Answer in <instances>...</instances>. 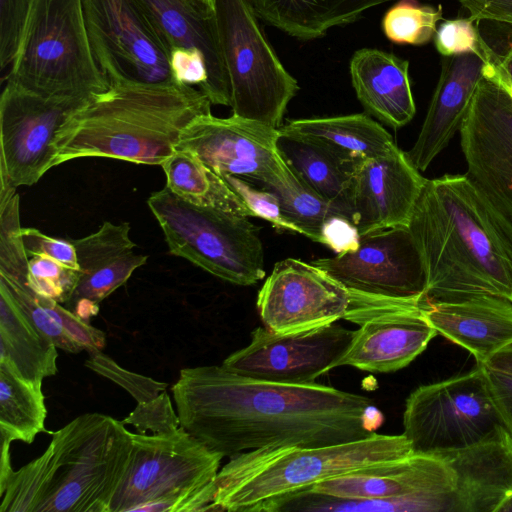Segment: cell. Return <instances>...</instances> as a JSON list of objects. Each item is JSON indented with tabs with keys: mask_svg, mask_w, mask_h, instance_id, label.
<instances>
[{
	"mask_svg": "<svg viewBox=\"0 0 512 512\" xmlns=\"http://www.w3.org/2000/svg\"><path fill=\"white\" fill-rule=\"evenodd\" d=\"M221 178L238 195L253 216L272 223L275 227L295 231V228L284 217L276 194L265 188H257L253 183L233 175Z\"/></svg>",
	"mask_w": 512,
	"mask_h": 512,
	"instance_id": "41",
	"label": "cell"
},
{
	"mask_svg": "<svg viewBox=\"0 0 512 512\" xmlns=\"http://www.w3.org/2000/svg\"><path fill=\"white\" fill-rule=\"evenodd\" d=\"M311 263L350 292L400 299L425 298V270L408 226L362 235L355 251Z\"/></svg>",
	"mask_w": 512,
	"mask_h": 512,
	"instance_id": "16",
	"label": "cell"
},
{
	"mask_svg": "<svg viewBox=\"0 0 512 512\" xmlns=\"http://www.w3.org/2000/svg\"><path fill=\"white\" fill-rule=\"evenodd\" d=\"M214 14L233 115L280 128L299 90L249 0H215Z\"/></svg>",
	"mask_w": 512,
	"mask_h": 512,
	"instance_id": "10",
	"label": "cell"
},
{
	"mask_svg": "<svg viewBox=\"0 0 512 512\" xmlns=\"http://www.w3.org/2000/svg\"><path fill=\"white\" fill-rule=\"evenodd\" d=\"M19 200L16 188L0 185V276L26 284L29 257L21 233Z\"/></svg>",
	"mask_w": 512,
	"mask_h": 512,
	"instance_id": "35",
	"label": "cell"
},
{
	"mask_svg": "<svg viewBox=\"0 0 512 512\" xmlns=\"http://www.w3.org/2000/svg\"><path fill=\"white\" fill-rule=\"evenodd\" d=\"M403 427L414 453L432 455L512 435L482 365L414 390L405 403Z\"/></svg>",
	"mask_w": 512,
	"mask_h": 512,
	"instance_id": "9",
	"label": "cell"
},
{
	"mask_svg": "<svg viewBox=\"0 0 512 512\" xmlns=\"http://www.w3.org/2000/svg\"><path fill=\"white\" fill-rule=\"evenodd\" d=\"M279 129L232 114L194 119L175 150L192 153L220 177L233 175L269 189L287 180L290 169L276 146Z\"/></svg>",
	"mask_w": 512,
	"mask_h": 512,
	"instance_id": "14",
	"label": "cell"
},
{
	"mask_svg": "<svg viewBox=\"0 0 512 512\" xmlns=\"http://www.w3.org/2000/svg\"><path fill=\"white\" fill-rule=\"evenodd\" d=\"M484 368L496 405L512 432V375Z\"/></svg>",
	"mask_w": 512,
	"mask_h": 512,
	"instance_id": "47",
	"label": "cell"
},
{
	"mask_svg": "<svg viewBox=\"0 0 512 512\" xmlns=\"http://www.w3.org/2000/svg\"><path fill=\"white\" fill-rule=\"evenodd\" d=\"M11 441L0 436V497L4 494L5 489L14 474L10 459Z\"/></svg>",
	"mask_w": 512,
	"mask_h": 512,
	"instance_id": "49",
	"label": "cell"
},
{
	"mask_svg": "<svg viewBox=\"0 0 512 512\" xmlns=\"http://www.w3.org/2000/svg\"><path fill=\"white\" fill-rule=\"evenodd\" d=\"M81 273L44 255L29 257L27 286L34 293L66 304L72 297Z\"/></svg>",
	"mask_w": 512,
	"mask_h": 512,
	"instance_id": "38",
	"label": "cell"
},
{
	"mask_svg": "<svg viewBox=\"0 0 512 512\" xmlns=\"http://www.w3.org/2000/svg\"><path fill=\"white\" fill-rule=\"evenodd\" d=\"M426 180L396 144L356 165L350 218L360 235L407 226Z\"/></svg>",
	"mask_w": 512,
	"mask_h": 512,
	"instance_id": "19",
	"label": "cell"
},
{
	"mask_svg": "<svg viewBox=\"0 0 512 512\" xmlns=\"http://www.w3.org/2000/svg\"><path fill=\"white\" fill-rule=\"evenodd\" d=\"M407 226L425 270V300L512 301V219L467 174L427 179Z\"/></svg>",
	"mask_w": 512,
	"mask_h": 512,
	"instance_id": "2",
	"label": "cell"
},
{
	"mask_svg": "<svg viewBox=\"0 0 512 512\" xmlns=\"http://www.w3.org/2000/svg\"><path fill=\"white\" fill-rule=\"evenodd\" d=\"M211 105L199 88L187 84L112 82L60 126L52 167L85 157L161 165L175 152L183 130L211 114Z\"/></svg>",
	"mask_w": 512,
	"mask_h": 512,
	"instance_id": "3",
	"label": "cell"
},
{
	"mask_svg": "<svg viewBox=\"0 0 512 512\" xmlns=\"http://www.w3.org/2000/svg\"><path fill=\"white\" fill-rule=\"evenodd\" d=\"M56 349L0 282V364L28 381L42 383L57 373Z\"/></svg>",
	"mask_w": 512,
	"mask_h": 512,
	"instance_id": "27",
	"label": "cell"
},
{
	"mask_svg": "<svg viewBox=\"0 0 512 512\" xmlns=\"http://www.w3.org/2000/svg\"><path fill=\"white\" fill-rule=\"evenodd\" d=\"M441 5H423L418 0H399L389 8L382 19L385 36L396 44L424 45L437 30L442 19Z\"/></svg>",
	"mask_w": 512,
	"mask_h": 512,
	"instance_id": "34",
	"label": "cell"
},
{
	"mask_svg": "<svg viewBox=\"0 0 512 512\" xmlns=\"http://www.w3.org/2000/svg\"><path fill=\"white\" fill-rule=\"evenodd\" d=\"M354 330L332 323L294 333L257 327L249 344L229 355L222 366L240 376L288 385H312L336 368Z\"/></svg>",
	"mask_w": 512,
	"mask_h": 512,
	"instance_id": "15",
	"label": "cell"
},
{
	"mask_svg": "<svg viewBox=\"0 0 512 512\" xmlns=\"http://www.w3.org/2000/svg\"><path fill=\"white\" fill-rule=\"evenodd\" d=\"M85 365L125 389L137 403L149 401L165 391L168 384L129 371L101 350L90 353Z\"/></svg>",
	"mask_w": 512,
	"mask_h": 512,
	"instance_id": "39",
	"label": "cell"
},
{
	"mask_svg": "<svg viewBox=\"0 0 512 512\" xmlns=\"http://www.w3.org/2000/svg\"><path fill=\"white\" fill-rule=\"evenodd\" d=\"M496 512H512V493L501 503Z\"/></svg>",
	"mask_w": 512,
	"mask_h": 512,
	"instance_id": "52",
	"label": "cell"
},
{
	"mask_svg": "<svg viewBox=\"0 0 512 512\" xmlns=\"http://www.w3.org/2000/svg\"><path fill=\"white\" fill-rule=\"evenodd\" d=\"M459 132L466 174L512 219V100L508 93L483 76Z\"/></svg>",
	"mask_w": 512,
	"mask_h": 512,
	"instance_id": "17",
	"label": "cell"
},
{
	"mask_svg": "<svg viewBox=\"0 0 512 512\" xmlns=\"http://www.w3.org/2000/svg\"><path fill=\"white\" fill-rule=\"evenodd\" d=\"M122 422L134 426L142 434H147V431L152 434H165L180 427L179 416L166 391L149 401L138 403Z\"/></svg>",
	"mask_w": 512,
	"mask_h": 512,
	"instance_id": "42",
	"label": "cell"
},
{
	"mask_svg": "<svg viewBox=\"0 0 512 512\" xmlns=\"http://www.w3.org/2000/svg\"><path fill=\"white\" fill-rule=\"evenodd\" d=\"M146 261L147 256L131 252L104 267L81 275L71 299L66 303L68 309L71 310L80 301L99 304L122 286Z\"/></svg>",
	"mask_w": 512,
	"mask_h": 512,
	"instance_id": "37",
	"label": "cell"
},
{
	"mask_svg": "<svg viewBox=\"0 0 512 512\" xmlns=\"http://www.w3.org/2000/svg\"><path fill=\"white\" fill-rule=\"evenodd\" d=\"M89 100L47 99L6 81L0 98V185L38 182L52 168L58 129Z\"/></svg>",
	"mask_w": 512,
	"mask_h": 512,
	"instance_id": "13",
	"label": "cell"
},
{
	"mask_svg": "<svg viewBox=\"0 0 512 512\" xmlns=\"http://www.w3.org/2000/svg\"><path fill=\"white\" fill-rule=\"evenodd\" d=\"M132 432L100 413L76 417L52 433L39 457L12 475L1 512H110L126 472Z\"/></svg>",
	"mask_w": 512,
	"mask_h": 512,
	"instance_id": "4",
	"label": "cell"
},
{
	"mask_svg": "<svg viewBox=\"0 0 512 512\" xmlns=\"http://www.w3.org/2000/svg\"><path fill=\"white\" fill-rule=\"evenodd\" d=\"M454 488V472L443 458L412 452L335 476L309 491L343 499L384 501L419 493H447Z\"/></svg>",
	"mask_w": 512,
	"mask_h": 512,
	"instance_id": "20",
	"label": "cell"
},
{
	"mask_svg": "<svg viewBox=\"0 0 512 512\" xmlns=\"http://www.w3.org/2000/svg\"><path fill=\"white\" fill-rule=\"evenodd\" d=\"M423 314L433 328L468 350L478 365L512 344V301L477 295L455 301H422Z\"/></svg>",
	"mask_w": 512,
	"mask_h": 512,
	"instance_id": "22",
	"label": "cell"
},
{
	"mask_svg": "<svg viewBox=\"0 0 512 512\" xmlns=\"http://www.w3.org/2000/svg\"><path fill=\"white\" fill-rule=\"evenodd\" d=\"M6 81L47 99L89 100L109 89L92 53L83 0H32Z\"/></svg>",
	"mask_w": 512,
	"mask_h": 512,
	"instance_id": "6",
	"label": "cell"
},
{
	"mask_svg": "<svg viewBox=\"0 0 512 512\" xmlns=\"http://www.w3.org/2000/svg\"><path fill=\"white\" fill-rule=\"evenodd\" d=\"M352 86L365 110L393 129L407 125L416 113L409 62L375 48L357 50L349 65Z\"/></svg>",
	"mask_w": 512,
	"mask_h": 512,
	"instance_id": "25",
	"label": "cell"
},
{
	"mask_svg": "<svg viewBox=\"0 0 512 512\" xmlns=\"http://www.w3.org/2000/svg\"><path fill=\"white\" fill-rule=\"evenodd\" d=\"M268 190L278 197L282 213L295 231L318 243L325 222L333 215L341 214L291 170L286 181Z\"/></svg>",
	"mask_w": 512,
	"mask_h": 512,
	"instance_id": "33",
	"label": "cell"
},
{
	"mask_svg": "<svg viewBox=\"0 0 512 512\" xmlns=\"http://www.w3.org/2000/svg\"><path fill=\"white\" fill-rule=\"evenodd\" d=\"M161 167L166 187L181 199L247 217L253 216L228 184L190 152L175 150Z\"/></svg>",
	"mask_w": 512,
	"mask_h": 512,
	"instance_id": "31",
	"label": "cell"
},
{
	"mask_svg": "<svg viewBox=\"0 0 512 512\" xmlns=\"http://www.w3.org/2000/svg\"><path fill=\"white\" fill-rule=\"evenodd\" d=\"M412 452L403 434L377 433L322 447L283 446L243 452L219 470L213 511L274 512L282 501L320 482Z\"/></svg>",
	"mask_w": 512,
	"mask_h": 512,
	"instance_id": "5",
	"label": "cell"
},
{
	"mask_svg": "<svg viewBox=\"0 0 512 512\" xmlns=\"http://www.w3.org/2000/svg\"><path fill=\"white\" fill-rule=\"evenodd\" d=\"M21 233L28 257L44 255L80 272L76 249L70 239L53 238L35 228H22Z\"/></svg>",
	"mask_w": 512,
	"mask_h": 512,
	"instance_id": "44",
	"label": "cell"
},
{
	"mask_svg": "<svg viewBox=\"0 0 512 512\" xmlns=\"http://www.w3.org/2000/svg\"><path fill=\"white\" fill-rule=\"evenodd\" d=\"M222 458L181 426L165 434L132 433L110 512L213 511Z\"/></svg>",
	"mask_w": 512,
	"mask_h": 512,
	"instance_id": "7",
	"label": "cell"
},
{
	"mask_svg": "<svg viewBox=\"0 0 512 512\" xmlns=\"http://www.w3.org/2000/svg\"><path fill=\"white\" fill-rule=\"evenodd\" d=\"M485 65L486 57L475 53L443 57L419 135L406 152L419 171H425L460 131Z\"/></svg>",
	"mask_w": 512,
	"mask_h": 512,
	"instance_id": "21",
	"label": "cell"
},
{
	"mask_svg": "<svg viewBox=\"0 0 512 512\" xmlns=\"http://www.w3.org/2000/svg\"><path fill=\"white\" fill-rule=\"evenodd\" d=\"M344 317L359 325L336 368L388 373L409 365L437 331L423 314L424 298H388L350 292Z\"/></svg>",
	"mask_w": 512,
	"mask_h": 512,
	"instance_id": "12",
	"label": "cell"
},
{
	"mask_svg": "<svg viewBox=\"0 0 512 512\" xmlns=\"http://www.w3.org/2000/svg\"><path fill=\"white\" fill-rule=\"evenodd\" d=\"M32 0H0V65L11 66L20 46Z\"/></svg>",
	"mask_w": 512,
	"mask_h": 512,
	"instance_id": "43",
	"label": "cell"
},
{
	"mask_svg": "<svg viewBox=\"0 0 512 512\" xmlns=\"http://www.w3.org/2000/svg\"><path fill=\"white\" fill-rule=\"evenodd\" d=\"M13 298L30 321L56 345L68 353L86 350L88 354L105 346V334L88 320L78 316L61 303L42 297L13 280L0 276Z\"/></svg>",
	"mask_w": 512,
	"mask_h": 512,
	"instance_id": "30",
	"label": "cell"
},
{
	"mask_svg": "<svg viewBox=\"0 0 512 512\" xmlns=\"http://www.w3.org/2000/svg\"><path fill=\"white\" fill-rule=\"evenodd\" d=\"M437 456L455 475L452 512H496L512 493V435Z\"/></svg>",
	"mask_w": 512,
	"mask_h": 512,
	"instance_id": "24",
	"label": "cell"
},
{
	"mask_svg": "<svg viewBox=\"0 0 512 512\" xmlns=\"http://www.w3.org/2000/svg\"><path fill=\"white\" fill-rule=\"evenodd\" d=\"M279 130L305 137L353 167L395 144L391 134L364 113L290 120Z\"/></svg>",
	"mask_w": 512,
	"mask_h": 512,
	"instance_id": "26",
	"label": "cell"
},
{
	"mask_svg": "<svg viewBox=\"0 0 512 512\" xmlns=\"http://www.w3.org/2000/svg\"><path fill=\"white\" fill-rule=\"evenodd\" d=\"M482 366L512 375V344L492 355Z\"/></svg>",
	"mask_w": 512,
	"mask_h": 512,
	"instance_id": "50",
	"label": "cell"
},
{
	"mask_svg": "<svg viewBox=\"0 0 512 512\" xmlns=\"http://www.w3.org/2000/svg\"><path fill=\"white\" fill-rule=\"evenodd\" d=\"M83 9L92 53L109 83L179 84L172 49L138 0H83Z\"/></svg>",
	"mask_w": 512,
	"mask_h": 512,
	"instance_id": "11",
	"label": "cell"
},
{
	"mask_svg": "<svg viewBox=\"0 0 512 512\" xmlns=\"http://www.w3.org/2000/svg\"><path fill=\"white\" fill-rule=\"evenodd\" d=\"M484 77L496 82L503 89L512 85V47L502 56L492 48L489 50Z\"/></svg>",
	"mask_w": 512,
	"mask_h": 512,
	"instance_id": "48",
	"label": "cell"
},
{
	"mask_svg": "<svg viewBox=\"0 0 512 512\" xmlns=\"http://www.w3.org/2000/svg\"><path fill=\"white\" fill-rule=\"evenodd\" d=\"M167 39L173 53L203 56L208 79L201 90L214 105L231 106L215 14H206L188 0H138Z\"/></svg>",
	"mask_w": 512,
	"mask_h": 512,
	"instance_id": "23",
	"label": "cell"
},
{
	"mask_svg": "<svg viewBox=\"0 0 512 512\" xmlns=\"http://www.w3.org/2000/svg\"><path fill=\"white\" fill-rule=\"evenodd\" d=\"M192 3L197 9L206 13V14H214V6L215 0H188Z\"/></svg>",
	"mask_w": 512,
	"mask_h": 512,
	"instance_id": "51",
	"label": "cell"
},
{
	"mask_svg": "<svg viewBox=\"0 0 512 512\" xmlns=\"http://www.w3.org/2000/svg\"><path fill=\"white\" fill-rule=\"evenodd\" d=\"M42 383L28 381L0 364V436L31 444L45 431Z\"/></svg>",
	"mask_w": 512,
	"mask_h": 512,
	"instance_id": "32",
	"label": "cell"
},
{
	"mask_svg": "<svg viewBox=\"0 0 512 512\" xmlns=\"http://www.w3.org/2000/svg\"><path fill=\"white\" fill-rule=\"evenodd\" d=\"M259 19L300 40L351 24L375 6L399 0H249Z\"/></svg>",
	"mask_w": 512,
	"mask_h": 512,
	"instance_id": "28",
	"label": "cell"
},
{
	"mask_svg": "<svg viewBox=\"0 0 512 512\" xmlns=\"http://www.w3.org/2000/svg\"><path fill=\"white\" fill-rule=\"evenodd\" d=\"M349 291L325 271L295 258L277 262L258 292L257 309L276 333L314 329L344 319Z\"/></svg>",
	"mask_w": 512,
	"mask_h": 512,
	"instance_id": "18",
	"label": "cell"
},
{
	"mask_svg": "<svg viewBox=\"0 0 512 512\" xmlns=\"http://www.w3.org/2000/svg\"><path fill=\"white\" fill-rule=\"evenodd\" d=\"M277 150L292 173L342 215L350 218V186L354 168L319 144L281 132Z\"/></svg>",
	"mask_w": 512,
	"mask_h": 512,
	"instance_id": "29",
	"label": "cell"
},
{
	"mask_svg": "<svg viewBox=\"0 0 512 512\" xmlns=\"http://www.w3.org/2000/svg\"><path fill=\"white\" fill-rule=\"evenodd\" d=\"M127 222L113 224L105 221L99 229L83 238L70 239L76 249L81 275L104 267L133 252L136 244L129 236Z\"/></svg>",
	"mask_w": 512,
	"mask_h": 512,
	"instance_id": "36",
	"label": "cell"
},
{
	"mask_svg": "<svg viewBox=\"0 0 512 512\" xmlns=\"http://www.w3.org/2000/svg\"><path fill=\"white\" fill-rule=\"evenodd\" d=\"M361 235L355 224L347 217L336 214L322 227L319 243L329 247L336 255L355 251Z\"/></svg>",
	"mask_w": 512,
	"mask_h": 512,
	"instance_id": "45",
	"label": "cell"
},
{
	"mask_svg": "<svg viewBox=\"0 0 512 512\" xmlns=\"http://www.w3.org/2000/svg\"><path fill=\"white\" fill-rule=\"evenodd\" d=\"M474 23L470 17L443 21L434 36L439 54L443 57L465 53L485 56L488 43L482 38Z\"/></svg>",
	"mask_w": 512,
	"mask_h": 512,
	"instance_id": "40",
	"label": "cell"
},
{
	"mask_svg": "<svg viewBox=\"0 0 512 512\" xmlns=\"http://www.w3.org/2000/svg\"><path fill=\"white\" fill-rule=\"evenodd\" d=\"M147 204L171 254L230 283L250 286L264 278V251L247 216L187 202L168 187Z\"/></svg>",
	"mask_w": 512,
	"mask_h": 512,
	"instance_id": "8",
	"label": "cell"
},
{
	"mask_svg": "<svg viewBox=\"0 0 512 512\" xmlns=\"http://www.w3.org/2000/svg\"><path fill=\"white\" fill-rule=\"evenodd\" d=\"M512 100V85L504 89Z\"/></svg>",
	"mask_w": 512,
	"mask_h": 512,
	"instance_id": "53",
	"label": "cell"
},
{
	"mask_svg": "<svg viewBox=\"0 0 512 512\" xmlns=\"http://www.w3.org/2000/svg\"><path fill=\"white\" fill-rule=\"evenodd\" d=\"M171 390L180 426L229 458L269 447L365 439L381 418L368 397L317 383L250 379L222 365L184 368Z\"/></svg>",
	"mask_w": 512,
	"mask_h": 512,
	"instance_id": "1",
	"label": "cell"
},
{
	"mask_svg": "<svg viewBox=\"0 0 512 512\" xmlns=\"http://www.w3.org/2000/svg\"><path fill=\"white\" fill-rule=\"evenodd\" d=\"M474 22L512 25V0H458Z\"/></svg>",
	"mask_w": 512,
	"mask_h": 512,
	"instance_id": "46",
	"label": "cell"
}]
</instances>
